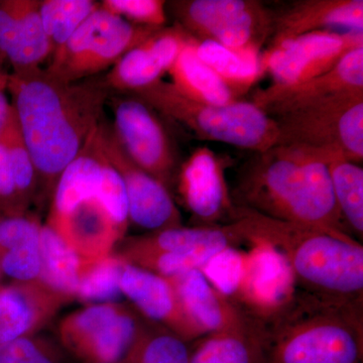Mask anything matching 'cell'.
I'll list each match as a JSON object with an SVG mask.
<instances>
[{
  "label": "cell",
  "mask_w": 363,
  "mask_h": 363,
  "mask_svg": "<svg viewBox=\"0 0 363 363\" xmlns=\"http://www.w3.org/2000/svg\"><path fill=\"white\" fill-rule=\"evenodd\" d=\"M7 91L38 181L54 193L64 169L104 121L111 90L102 79L67 83L38 68L13 72Z\"/></svg>",
  "instance_id": "1"
},
{
  "label": "cell",
  "mask_w": 363,
  "mask_h": 363,
  "mask_svg": "<svg viewBox=\"0 0 363 363\" xmlns=\"http://www.w3.org/2000/svg\"><path fill=\"white\" fill-rule=\"evenodd\" d=\"M245 242L257 240L278 250L290 267L296 288L318 302L362 308L363 247L339 234L271 218L235 206Z\"/></svg>",
  "instance_id": "2"
},
{
  "label": "cell",
  "mask_w": 363,
  "mask_h": 363,
  "mask_svg": "<svg viewBox=\"0 0 363 363\" xmlns=\"http://www.w3.org/2000/svg\"><path fill=\"white\" fill-rule=\"evenodd\" d=\"M335 155L276 145L245 164L235 193L240 207L278 220L348 234L334 197L327 160Z\"/></svg>",
  "instance_id": "3"
},
{
  "label": "cell",
  "mask_w": 363,
  "mask_h": 363,
  "mask_svg": "<svg viewBox=\"0 0 363 363\" xmlns=\"http://www.w3.org/2000/svg\"><path fill=\"white\" fill-rule=\"evenodd\" d=\"M267 363H362V308L297 297L262 327Z\"/></svg>",
  "instance_id": "4"
},
{
  "label": "cell",
  "mask_w": 363,
  "mask_h": 363,
  "mask_svg": "<svg viewBox=\"0 0 363 363\" xmlns=\"http://www.w3.org/2000/svg\"><path fill=\"white\" fill-rule=\"evenodd\" d=\"M155 111L194 133L201 140L264 152L278 145L276 121L252 102L229 105L200 104L184 96L164 80L130 93Z\"/></svg>",
  "instance_id": "5"
},
{
  "label": "cell",
  "mask_w": 363,
  "mask_h": 363,
  "mask_svg": "<svg viewBox=\"0 0 363 363\" xmlns=\"http://www.w3.org/2000/svg\"><path fill=\"white\" fill-rule=\"evenodd\" d=\"M157 30L133 25L100 6L65 45L52 52L45 71L64 82H80L112 68Z\"/></svg>",
  "instance_id": "6"
},
{
  "label": "cell",
  "mask_w": 363,
  "mask_h": 363,
  "mask_svg": "<svg viewBox=\"0 0 363 363\" xmlns=\"http://www.w3.org/2000/svg\"><path fill=\"white\" fill-rule=\"evenodd\" d=\"M150 322L117 302L89 304L60 321L57 333L64 350L87 363H123Z\"/></svg>",
  "instance_id": "7"
},
{
  "label": "cell",
  "mask_w": 363,
  "mask_h": 363,
  "mask_svg": "<svg viewBox=\"0 0 363 363\" xmlns=\"http://www.w3.org/2000/svg\"><path fill=\"white\" fill-rule=\"evenodd\" d=\"M169 7L177 26L196 40L262 52L272 37V11L255 0H178Z\"/></svg>",
  "instance_id": "8"
},
{
  "label": "cell",
  "mask_w": 363,
  "mask_h": 363,
  "mask_svg": "<svg viewBox=\"0 0 363 363\" xmlns=\"http://www.w3.org/2000/svg\"><path fill=\"white\" fill-rule=\"evenodd\" d=\"M278 145H296L362 164L363 94L272 117Z\"/></svg>",
  "instance_id": "9"
},
{
  "label": "cell",
  "mask_w": 363,
  "mask_h": 363,
  "mask_svg": "<svg viewBox=\"0 0 363 363\" xmlns=\"http://www.w3.org/2000/svg\"><path fill=\"white\" fill-rule=\"evenodd\" d=\"M113 131L124 152L143 171L169 189L177 181L178 157L156 111L140 98L109 97Z\"/></svg>",
  "instance_id": "10"
},
{
  "label": "cell",
  "mask_w": 363,
  "mask_h": 363,
  "mask_svg": "<svg viewBox=\"0 0 363 363\" xmlns=\"http://www.w3.org/2000/svg\"><path fill=\"white\" fill-rule=\"evenodd\" d=\"M245 252L242 272L235 293L230 298L259 325L271 323L290 309L295 302L296 284L283 255L262 241H250Z\"/></svg>",
  "instance_id": "11"
},
{
  "label": "cell",
  "mask_w": 363,
  "mask_h": 363,
  "mask_svg": "<svg viewBox=\"0 0 363 363\" xmlns=\"http://www.w3.org/2000/svg\"><path fill=\"white\" fill-rule=\"evenodd\" d=\"M362 45L363 30H317L267 48L262 62L272 87H291L330 71L347 52Z\"/></svg>",
  "instance_id": "12"
},
{
  "label": "cell",
  "mask_w": 363,
  "mask_h": 363,
  "mask_svg": "<svg viewBox=\"0 0 363 363\" xmlns=\"http://www.w3.org/2000/svg\"><path fill=\"white\" fill-rule=\"evenodd\" d=\"M100 136L105 156L123 182L130 223L147 233L182 226L180 210L169 189L131 161L113 128L104 121L100 124Z\"/></svg>",
  "instance_id": "13"
},
{
  "label": "cell",
  "mask_w": 363,
  "mask_h": 363,
  "mask_svg": "<svg viewBox=\"0 0 363 363\" xmlns=\"http://www.w3.org/2000/svg\"><path fill=\"white\" fill-rule=\"evenodd\" d=\"M359 94H363V45L347 52L330 71L302 84L257 91L252 104L277 117Z\"/></svg>",
  "instance_id": "14"
},
{
  "label": "cell",
  "mask_w": 363,
  "mask_h": 363,
  "mask_svg": "<svg viewBox=\"0 0 363 363\" xmlns=\"http://www.w3.org/2000/svg\"><path fill=\"white\" fill-rule=\"evenodd\" d=\"M121 294L150 323L191 342L204 333L186 314L171 279L124 260L119 279Z\"/></svg>",
  "instance_id": "15"
},
{
  "label": "cell",
  "mask_w": 363,
  "mask_h": 363,
  "mask_svg": "<svg viewBox=\"0 0 363 363\" xmlns=\"http://www.w3.org/2000/svg\"><path fill=\"white\" fill-rule=\"evenodd\" d=\"M227 160L209 147H198L179 169L182 199L202 225H217L225 216L233 219L235 205L227 186Z\"/></svg>",
  "instance_id": "16"
},
{
  "label": "cell",
  "mask_w": 363,
  "mask_h": 363,
  "mask_svg": "<svg viewBox=\"0 0 363 363\" xmlns=\"http://www.w3.org/2000/svg\"><path fill=\"white\" fill-rule=\"evenodd\" d=\"M192 39L180 26L161 28L126 52L102 79L109 90L133 93L155 84L169 73Z\"/></svg>",
  "instance_id": "17"
},
{
  "label": "cell",
  "mask_w": 363,
  "mask_h": 363,
  "mask_svg": "<svg viewBox=\"0 0 363 363\" xmlns=\"http://www.w3.org/2000/svg\"><path fill=\"white\" fill-rule=\"evenodd\" d=\"M193 323L204 333H253L259 325L222 295L201 269L169 278Z\"/></svg>",
  "instance_id": "18"
},
{
  "label": "cell",
  "mask_w": 363,
  "mask_h": 363,
  "mask_svg": "<svg viewBox=\"0 0 363 363\" xmlns=\"http://www.w3.org/2000/svg\"><path fill=\"white\" fill-rule=\"evenodd\" d=\"M39 7L35 0L0 1V56L9 60L13 73L40 68L51 58Z\"/></svg>",
  "instance_id": "19"
},
{
  "label": "cell",
  "mask_w": 363,
  "mask_h": 363,
  "mask_svg": "<svg viewBox=\"0 0 363 363\" xmlns=\"http://www.w3.org/2000/svg\"><path fill=\"white\" fill-rule=\"evenodd\" d=\"M47 223L85 262L111 255L117 243L124 240L108 210L95 197L79 203L66 213L49 215Z\"/></svg>",
  "instance_id": "20"
},
{
  "label": "cell",
  "mask_w": 363,
  "mask_h": 363,
  "mask_svg": "<svg viewBox=\"0 0 363 363\" xmlns=\"http://www.w3.org/2000/svg\"><path fill=\"white\" fill-rule=\"evenodd\" d=\"M67 303L40 281L0 286V345L39 334Z\"/></svg>",
  "instance_id": "21"
},
{
  "label": "cell",
  "mask_w": 363,
  "mask_h": 363,
  "mask_svg": "<svg viewBox=\"0 0 363 363\" xmlns=\"http://www.w3.org/2000/svg\"><path fill=\"white\" fill-rule=\"evenodd\" d=\"M272 16L269 47L329 28L363 30L362 0H301Z\"/></svg>",
  "instance_id": "22"
},
{
  "label": "cell",
  "mask_w": 363,
  "mask_h": 363,
  "mask_svg": "<svg viewBox=\"0 0 363 363\" xmlns=\"http://www.w3.org/2000/svg\"><path fill=\"white\" fill-rule=\"evenodd\" d=\"M245 242L238 221L226 225L174 227L124 240L117 252L125 262L155 253H188L206 248L226 250Z\"/></svg>",
  "instance_id": "23"
},
{
  "label": "cell",
  "mask_w": 363,
  "mask_h": 363,
  "mask_svg": "<svg viewBox=\"0 0 363 363\" xmlns=\"http://www.w3.org/2000/svg\"><path fill=\"white\" fill-rule=\"evenodd\" d=\"M35 215L0 213V272L16 283L39 281L40 229Z\"/></svg>",
  "instance_id": "24"
},
{
  "label": "cell",
  "mask_w": 363,
  "mask_h": 363,
  "mask_svg": "<svg viewBox=\"0 0 363 363\" xmlns=\"http://www.w3.org/2000/svg\"><path fill=\"white\" fill-rule=\"evenodd\" d=\"M100 124L92 131L75 159L60 176L52 193L49 215L66 213L79 203L96 197L107 162L102 149Z\"/></svg>",
  "instance_id": "25"
},
{
  "label": "cell",
  "mask_w": 363,
  "mask_h": 363,
  "mask_svg": "<svg viewBox=\"0 0 363 363\" xmlns=\"http://www.w3.org/2000/svg\"><path fill=\"white\" fill-rule=\"evenodd\" d=\"M169 74L172 84L181 94L200 104L229 105L240 100L199 58L194 39L182 50Z\"/></svg>",
  "instance_id": "26"
},
{
  "label": "cell",
  "mask_w": 363,
  "mask_h": 363,
  "mask_svg": "<svg viewBox=\"0 0 363 363\" xmlns=\"http://www.w3.org/2000/svg\"><path fill=\"white\" fill-rule=\"evenodd\" d=\"M195 48L199 58L238 99L266 73L262 52L229 49L210 40H195Z\"/></svg>",
  "instance_id": "27"
},
{
  "label": "cell",
  "mask_w": 363,
  "mask_h": 363,
  "mask_svg": "<svg viewBox=\"0 0 363 363\" xmlns=\"http://www.w3.org/2000/svg\"><path fill=\"white\" fill-rule=\"evenodd\" d=\"M40 283L65 298L75 300L83 260L51 225L40 229Z\"/></svg>",
  "instance_id": "28"
},
{
  "label": "cell",
  "mask_w": 363,
  "mask_h": 363,
  "mask_svg": "<svg viewBox=\"0 0 363 363\" xmlns=\"http://www.w3.org/2000/svg\"><path fill=\"white\" fill-rule=\"evenodd\" d=\"M189 363H267L262 331L208 334L191 350Z\"/></svg>",
  "instance_id": "29"
},
{
  "label": "cell",
  "mask_w": 363,
  "mask_h": 363,
  "mask_svg": "<svg viewBox=\"0 0 363 363\" xmlns=\"http://www.w3.org/2000/svg\"><path fill=\"white\" fill-rule=\"evenodd\" d=\"M336 204L351 233L363 238V169L341 156L327 160Z\"/></svg>",
  "instance_id": "30"
},
{
  "label": "cell",
  "mask_w": 363,
  "mask_h": 363,
  "mask_svg": "<svg viewBox=\"0 0 363 363\" xmlns=\"http://www.w3.org/2000/svg\"><path fill=\"white\" fill-rule=\"evenodd\" d=\"M99 7L100 4L93 0L40 1V21L52 45V52L65 45L67 40Z\"/></svg>",
  "instance_id": "31"
},
{
  "label": "cell",
  "mask_w": 363,
  "mask_h": 363,
  "mask_svg": "<svg viewBox=\"0 0 363 363\" xmlns=\"http://www.w3.org/2000/svg\"><path fill=\"white\" fill-rule=\"evenodd\" d=\"M124 259L113 252L96 260H83L76 300L81 302H116L123 296L119 286Z\"/></svg>",
  "instance_id": "32"
},
{
  "label": "cell",
  "mask_w": 363,
  "mask_h": 363,
  "mask_svg": "<svg viewBox=\"0 0 363 363\" xmlns=\"http://www.w3.org/2000/svg\"><path fill=\"white\" fill-rule=\"evenodd\" d=\"M0 138L4 140L9 154L18 204L23 211H26L28 203L32 201L35 196L38 183L37 172L11 104L6 123L0 131Z\"/></svg>",
  "instance_id": "33"
},
{
  "label": "cell",
  "mask_w": 363,
  "mask_h": 363,
  "mask_svg": "<svg viewBox=\"0 0 363 363\" xmlns=\"http://www.w3.org/2000/svg\"><path fill=\"white\" fill-rule=\"evenodd\" d=\"M189 342L150 323L123 363H189Z\"/></svg>",
  "instance_id": "34"
},
{
  "label": "cell",
  "mask_w": 363,
  "mask_h": 363,
  "mask_svg": "<svg viewBox=\"0 0 363 363\" xmlns=\"http://www.w3.org/2000/svg\"><path fill=\"white\" fill-rule=\"evenodd\" d=\"M0 363H65V357L57 343L35 334L1 344Z\"/></svg>",
  "instance_id": "35"
},
{
  "label": "cell",
  "mask_w": 363,
  "mask_h": 363,
  "mask_svg": "<svg viewBox=\"0 0 363 363\" xmlns=\"http://www.w3.org/2000/svg\"><path fill=\"white\" fill-rule=\"evenodd\" d=\"M100 6L133 25L160 28L167 23L162 0H104Z\"/></svg>",
  "instance_id": "36"
},
{
  "label": "cell",
  "mask_w": 363,
  "mask_h": 363,
  "mask_svg": "<svg viewBox=\"0 0 363 363\" xmlns=\"http://www.w3.org/2000/svg\"><path fill=\"white\" fill-rule=\"evenodd\" d=\"M4 60V59L0 58V131H1L2 128H4L7 113H9V107H11V104H9L6 95L9 74L6 73L4 68H2Z\"/></svg>",
  "instance_id": "37"
},
{
  "label": "cell",
  "mask_w": 363,
  "mask_h": 363,
  "mask_svg": "<svg viewBox=\"0 0 363 363\" xmlns=\"http://www.w3.org/2000/svg\"><path fill=\"white\" fill-rule=\"evenodd\" d=\"M1 279H2V274L1 272H0V283H1ZM1 286V285H0Z\"/></svg>",
  "instance_id": "38"
},
{
  "label": "cell",
  "mask_w": 363,
  "mask_h": 363,
  "mask_svg": "<svg viewBox=\"0 0 363 363\" xmlns=\"http://www.w3.org/2000/svg\"><path fill=\"white\" fill-rule=\"evenodd\" d=\"M93 363H111V362H93Z\"/></svg>",
  "instance_id": "39"
},
{
  "label": "cell",
  "mask_w": 363,
  "mask_h": 363,
  "mask_svg": "<svg viewBox=\"0 0 363 363\" xmlns=\"http://www.w3.org/2000/svg\"><path fill=\"white\" fill-rule=\"evenodd\" d=\"M0 58H2V57H1V56H0ZM2 59H4V58H2Z\"/></svg>",
  "instance_id": "40"
}]
</instances>
